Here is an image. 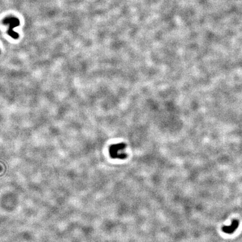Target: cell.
Returning <instances> with one entry per match:
<instances>
[{
	"instance_id": "6da1fadb",
	"label": "cell",
	"mask_w": 242,
	"mask_h": 242,
	"mask_svg": "<svg viewBox=\"0 0 242 242\" xmlns=\"http://www.w3.org/2000/svg\"><path fill=\"white\" fill-rule=\"evenodd\" d=\"M126 145L124 143H118L114 144L109 148V154L113 159H124L127 158L125 152Z\"/></svg>"
},
{
	"instance_id": "7a4b0ae2",
	"label": "cell",
	"mask_w": 242,
	"mask_h": 242,
	"mask_svg": "<svg viewBox=\"0 0 242 242\" xmlns=\"http://www.w3.org/2000/svg\"><path fill=\"white\" fill-rule=\"evenodd\" d=\"M3 24L9 25V28L8 31V35L15 39L19 38V34L13 31V29L15 27L19 26L20 25V20L19 19L12 16L8 17V18H6L5 19H3Z\"/></svg>"
},
{
	"instance_id": "3957f363",
	"label": "cell",
	"mask_w": 242,
	"mask_h": 242,
	"mask_svg": "<svg viewBox=\"0 0 242 242\" xmlns=\"http://www.w3.org/2000/svg\"><path fill=\"white\" fill-rule=\"evenodd\" d=\"M239 225V222L237 220L233 221L232 223L229 226H224L223 228V230L224 232L226 233L227 234H231L234 232Z\"/></svg>"
}]
</instances>
